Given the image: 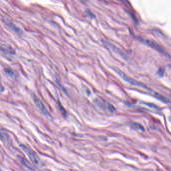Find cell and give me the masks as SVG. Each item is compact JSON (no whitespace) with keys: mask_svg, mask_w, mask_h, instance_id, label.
Listing matches in <instances>:
<instances>
[{"mask_svg":"<svg viewBox=\"0 0 171 171\" xmlns=\"http://www.w3.org/2000/svg\"><path fill=\"white\" fill-rule=\"evenodd\" d=\"M142 41L144 43H145L149 47H151L153 49H154L156 51L161 53L162 54L164 55L166 57H168V58H171L170 55L163 49V48L161 47L157 42L153 40L144 39H142Z\"/></svg>","mask_w":171,"mask_h":171,"instance_id":"6da1fadb","label":"cell"},{"mask_svg":"<svg viewBox=\"0 0 171 171\" xmlns=\"http://www.w3.org/2000/svg\"><path fill=\"white\" fill-rule=\"evenodd\" d=\"M115 71L117 72V73L119 74L121 77L123 79L125 80L127 82H128V83H130L131 84L150 90V89H149L148 87H147V85H146L145 84L137 81L135 79H133L132 78L128 76V75H126V74H125L123 72L121 71L120 70L117 69H115Z\"/></svg>","mask_w":171,"mask_h":171,"instance_id":"7a4b0ae2","label":"cell"},{"mask_svg":"<svg viewBox=\"0 0 171 171\" xmlns=\"http://www.w3.org/2000/svg\"><path fill=\"white\" fill-rule=\"evenodd\" d=\"M21 147L33 163L36 165H38L39 164V158L34 150L31 149L30 148L27 147L25 145H21Z\"/></svg>","mask_w":171,"mask_h":171,"instance_id":"3957f363","label":"cell"},{"mask_svg":"<svg viewBox=\"0 0 171 171\" xmlns=\"http://www.w3.org/2000/svg\"><path fill=\"white\" fill-rule=\"evenodd\" d=\"M96 103L99 106L101 107L102 109H105L109 112L113 113L115 111V109L114 106L105 101V100H104L103 98L96 99Z\"/></svg>","mask_w":171,"mask_h":171,"instance_id":"277c9868","label":"cell"},{"mask_svg":"<svg viewBox=\"0 0 171 171\" xmlns=\"http://www.w3.org/2000/svg\"><path fill=\"white\" fill-rule=\"evenodd\" d=\"M34 100L36 105L38 107V109L40 110V111H41L44 115H48V111L46 109L45 105H44L43 102L35 96L34 97Z\"/></svg>","mask_w":171,"mask_h":171,"instance_id":"5b68a950","label":"cell"},{"mask_svg":"<svg viewBox=\"0 0 171 171\" xmlns=\"http://www.w3.org/2000/svg\"><path fill=\"white\" fill-rule=\"evenodd\" d=\"M0 51L7 54L13 55L15 54V51L12 47L6 45H0Z\"/></svg>","mask_w":171,"mask_h":171,"instance_id":"8992f818","label":"cell"},{"mask_svg":"<svg viewBox=\"0 0 171 171\" xmlns=\"http://www.w3.org/2000/svg\"><path fill=\"white\" fill-rule=\"evenodd\" d=\"M155 97L157 98H158V100H160L162 101V102H163L165 103V104H169L171 103L170 101L168 98H167L165 96L161 95V94H159L158 93H155Z\"/></svg>","mask_w":171,"mask_h":171,"instance_id":"52a82bcc","label":"cell"},{"mask_svg":"<svg viewBox=\"0 0 171 171\" xmlns=\"http://www.w3.org/2000/svg\"><path fill=\"white\" fill-rule=\"evenodd\" d=\"M132 126L136 130H139L140 131L144 132L145 130V128H144V126L137 122H134L133 124H132Z\"/></svg>","mask_w":171,"mask_h":171,"instance_id":"ba28073f","label":"cell"},{"mask_svg":"<svg viewBox=\"0 0 171 171\" xmlns=\"http://www.w3.org/2000/svg\"><path fill=\"white\" fill-rule=\"evenodd\" d=\"M19 160H20L22 164H23L25 166H26L27 167L29 168H31V166L30 164L29 163L28 161L25 159V158H23V157H19Z\"/></svg>","mask_w":171,"mask_h":171,"instance_id":"9c48e42d","label":"cell"},{"mask_svg":"<svg viewBox=\"0 0 171 171\" xmlns=\"http://www.w3.org/2000/svg\"><path fill=\"white\" fill-rule=\"evenodd\" d=\"M5 72H6V73L9 76H11V77H13L15 76V74L14 72L11 69L7 68V69L5 70Z\"/></svg>","mask_w":171,"mask_h":171,"instance_id":"30bf717a","label":"cell"},{"mask_svg":"<svg viewBox=\"0 0 171 171\" xmlns=\"http://www.w3.org/2000/svg\"><path fill=\"white\" fill-rule=\"evenodd\" d=\"M6 138H7V135H5L3 133L0 132V139H6Z\"/></svg>","mask_w":171,"mask_h":171,"instance_id":"8fae6325","label":"cell"}]
</instances>
